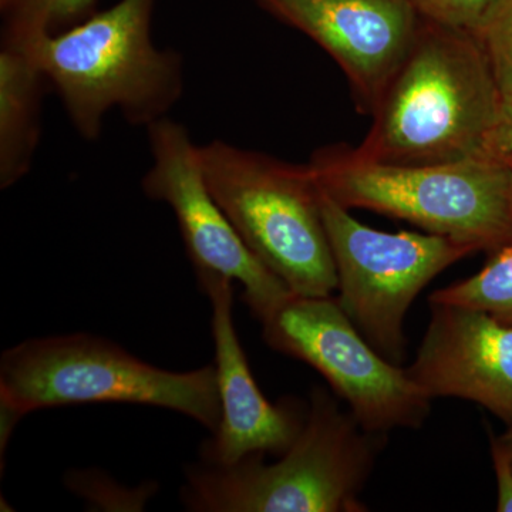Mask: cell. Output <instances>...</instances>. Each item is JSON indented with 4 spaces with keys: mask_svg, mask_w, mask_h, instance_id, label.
<instances>
[{
    "mask_svg": "<svg viewBox=\"0 0 512 512\" xmlns=\"http://www.w3.org/2000/svg\"><path fill=\"white\" fill-rule=\"evenodd\" d=\"M386 434L370 433L332 394L313 387L298 439L275 463L188 467L181 500L197 512H365L363 488Z\"/></svg>",
    "mask_w": 512,
    "mask_h": 512,
    "instance_id": "obj_3",
    "label": "cell"
},
{
    "mask_svg": "<svg viewBox=\"0 0 512 512\" xmlns=\"http://www.w3.org/2000/svg\"><path fill=\"white\" fill-rule=\"evenodd\" d=\"M99 0H0L2 40L55 35L97 12Z\"/></svg>",
    "mask_w": 512,
    "mask_h": 512,
    "instance_id": "obj_15",
    "label": "cell"
},
{
    "mask_svg": "<svg viewBox=\"0 0 512 512\" xmlns=\"http://www.w3.org/2000/svg\"><path fill=\"white\" fill-rule=\"evenodd\" d=\"M501 443L504 444V447L507 448L508 454H510L511 463H512V426H508V429L505 430V433L498 436Z\"/></svg>",
    "mask_w": 512,
    "mask_h": 512,
    "instance_id": "obj_21",
    "label": "cell"
},
{
    "mask_svg": "<svg viewBox=\"0 0 512 512\" xmlns=\"http://www.w3.org/2000/svg\"><path fill=\"white\" fill-rule=\"evenodd\" d=\"M73 493L87 498L100 510L140 511L154 493V485L147 484L137 490L120 487L109 476L97 471H77L67 480Z\"/></svg>",
    "mask_w": 512,
    "mask_h": 512,
    "instance_id": "obj_16",
    "label": "cell"
},
{
    "mask_svg": "<svg viewBox=\"0 0 512 512\" xmlns=\"http://www.w3.org/2000/svg\"><path fill=\"white\" fill-rule=\"evenodd\" d=\"M211 194L252 254L296 295L332 296L338 275L309 164L214 140L200 146Z\"/></svg>",
    "mask_w": 512,
    "mask_h": 512,
    "instance_id": "obj_6",
    "label": "cell"
},
{
    "mask_svg": "<svg viewBox=\"0 0 512 512\" xmlns=\"http://www.w3.org/2000/svg\"><path fill=\"white\" fill-rule=\"evenodd\" d=\"M490 450L497 480V511L512 512V463L507 448L490 431Z\"/></svg>",
    "mask_w": 512,
    "mask_h": 512,
    "instance_id": "obj_19",
    "label": "cell"
},
{
    "mask_svg": "<svg viewBox=\"0 0 512 512\" xmlns=\"http://www.w3.org/2000/svg\"><path fill=\"white\" fill-rule=\"evenodd\" d=\"M151 167L141 181L150 200L174 212L195 274L238 282L242 301L262 320L288 298L291 289L247 247L205 181L200 146L190 131L165 119L147 127Z\"/></svg>",
    "mask_w": 512,
    "mask_h": 512,
    "instance_id": "obj_9",
    "label": "cell"
},
{
    "mask_svg": "<svg viewBox=\"0 0 512 512\" xmlns=\"http://www.w3.org/2000/svg\"><path fill=\"white\" fill-rule=\"evenodd\" d=\"M156 5L119 0L63 32L8 42L33 57L84 140H99L110 111L147 128L183 97V57L151 36Z\"/></svg>",
    "mask_w": 512,
    "mask_h": 512,
    "instance_id": "obj_2",
    "label": "cell"
},
{
    "mask_svg": "<svg viewBox=\"0 0 512 512\" xmlns=\"http://www.w3.org/2000/svg\"><path fill=\"white\" fill-rule=\"evenodd\" d=\"M322 47L350 84L357 110L377 101L413 45L421 16L410 0H254Z\"/></svg>",
    "mask_w": 512,
    "mask_h": 512,
    "instance_id": "obj_10",
    "label": "cell"
},
{
    "mask_svg": "<svg viewBox=\"0 0 512 512\" xmlns=\"http://www.w3.org/2000/svg\"><path fill=\"white\" fill-rule=\"evenodd\" d=\"M430 308L429 326L407 373L431 399L468 400L512 426V326L461 306Z\"/></svg>",
    "mask_w": 512,
    "mask_h": 512,
    "instance_id": "obj_12",
    "label": "cell"
},
{
    "mask_svg": "<svg viewBox=\"0 0 512 512\" xmlns=\"http://www.w3.org/2000/svg\"><path fill=\"white\" fill-rule=\"evenodd\" d=\"M211 302L215 370L220 392L221 420L201 446L202 463L234 466L245 458L281 456L305 426L309 404L293 397L271 403L259 390L234 320L232 281L214 274L197 275Z\"/></svg>",
    "mask_w": 512,
    "mask_h": 512,
    "instance_id": "obj_11",
    "label": "cell"
},
{
    "mask_svg": "<svg viewBox=\"0 0 512 512\" xmlns=\"http://www.w3.org/2000/svg\"><path fill=\"white\" fill-rule=\"evenodd\" d=\"M316 184L342 207L399 218L493 251L512 237V173L501 157L402 165L362 160L348 144L316 150Z\"/></svg>",
    "mask_w": 512,
    "mask_h": 512,
    "instance_id": "obj_5",
    "label": "cell"
},
{
    "mask_svg": "<svg viewBox=\"0 0 512 512\" xmlns=\"http://www.w3.org/2000/svg\"><path fill=\"white\" fill-rule=\"evenodd\" d=\"M495 67V66H494ZM501 89V120L497 133V156L512 154V73L497 69Z\"/></svg>",
    "mask_w": 512,
    "mask_h": 512,
    "instance_id": "obj_20",
    "label": "cell"
},
{
    "mask_svg": "<svg viewBox=\"0 0 512 512\" xmlns=\"http://www.w3.org/2000/svg\"><path fill=\"white\" fill-rule=\"evenodd\" d=\"M47 83L33 57L15 43L0 46V188L9 190L32 170L42 137Z\"/></svg>",
    "mask_w": 512,
    "mask_h": 512,
    "instance_id": "obj_13",
    "label": "cell"
},
{
    "mask_svg": "<svg viewBox=\"0 0 512 512\" xmlns=\"http://www.w3.org/2000/svg\"><path fill=\"white\" fill-rule=\"evenodd\" d=\"M497 69L512 73V0H501L480 35Z\"/></svg>",
    "mask_w": 512,
    "mask_h": 512,
    "instance_id": "obj_18",
    "label": "cell"
},
{
    "mask_svg": "<svg viewBox=\"0 0 512 512\" xmlns=\"http://www.w3.org/2000/svg\"><path fill=\"white\" fill-rule=\"evenodd\" d=\"M501 158H503V160L505 161V163H507L508 165H510L511 173H512V154H508V156H503V157H501Z\"/></svg>",
    "mask_w": 512,
    "mask_h": 512,
    "instance_id": "obj_22",
    "label": "cell"
},
{
    "mask_svg": "<svg viewBox=\"0 0 512 512\" xmlns=\"http://www.w3.org/2000/svg\"><path fill=\"white\" fill-rule=\"evenodd\" d=\"M320 210L338 275L339 305L384 359L402 366L404 320L414 299L440 272L478 249L430 232L392 234L366 227L322 190Z\"/></svg>",
    "mask_w": 512,
    "mask_h": 512,
    "instance_id": "obj_7",
    "label": "cell"
},
{
    "mask_svg": "<svg viewBox=\"0 0 512 512\" xmlns=\"http://www.w3.org/2000/svg\"><path fill=\"white\" fill-rule=\"evenodd\" d=\"M488 254L480 272L431 293L429 302L488 313L512 326V237Z\"/></svg>",
    "mask_w": 512,
    "mask_h": 512,
    "instance_id": "obj_14",
    "label": "cell"
},
{
    "mask_svg": "<svg viewBox=\"0 0 512 512\" xmlns=\"http://www.w3.org/2000/svg\"><path fill=\"white\" fill-rule=\"evenodd\" d=\"M261 323L265 342L325 377L363 429L387 434L429 419L433 399L367 342L338 299L291 293Z\"/></svg>",
    "mask_w": 512,
    "mask_h": 512,
    "instance_id": "obj_8",
    "label": "cell"
},
{
    "mask_svg": "<svg viewBox=\"0 0 512 512\" xmlns=\"http://www.w3.org/2000/svg\"><path fill=\"white\" fill-rule=\"evenodd\" d=\"M423 18L480 35L501 0H410Z\"/></svg>",
    "mask_w": 512,
    "mask_h": 512,
    "instance_id": "obj_17",
    "label": "cell"
},
{
    "mask_svg": "<svg viewBox=\"0 0 512 512\" xmlns=\"http://www.w3.org/2000/svg\"><path fill=\"white\" fill-rule=\"evenodd\" d=\"M124 403L184 414L214 433L221 420L217 370L171 372L87 333L25 340L0 359L2 448L28 413L77 404Z\"/></svg>",
    "mask_w": 512,
    "mask_h": 512,
    "instance_id": "obj_4",
    "label": "cell"
},
{
    "mask_svg": "<svg viewBox=\"0 0 512 512\" xmlns=\"http://www.w3.org/2000/svg\"><path fill=\"white\" fill-rule=\"evenodd\" d=\"M353 154L383 164L498 157L501 89L480 37L421 16L413 45Z\"/></svg>",
    "mask_w": 512,
    "mask_h": 512,
    "instance_id": "obj_1",
    "label": "cell"
}]
</instances>
